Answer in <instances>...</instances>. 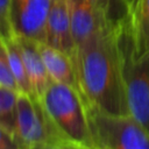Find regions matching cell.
<instances>
[{"label": "cell", "instance_id": "1", "mask_svg": "<svg viewBox=\"0 0 149 149\" xmlns=\"http://www.w3.org/2000/svg\"><path fill=\"white\" fill-rule=\"evenodd\" d=\"M122 22L100 30L71 57L85 105L113 114H129L119 47Z\"/></svg>", "mask_w": 149, "mask_h": 149}, {"label": "cell", "instance_id": "2", "mask_svg": "<svg viewBox=\"0 0 149 149\" xmlns=\"http://www.w3.org/2000/svg\"><path fill=\"white\" fill-rule=\"evenodd\" d=\"M40 101L52 126L62 137L94 149L85 102L76 87L52 81Z\"/></svg>", "mask_w": 149, "mask_h": 149}, {"label": "cell", "instance_id": "3", "mask_svg": "<svg viewBox=\"0 0 149 149\" xmlns=\"http://www.w3.org/2000/svg\"><path fill=\"white\" fill-rule=\"evenodd\" d=\"M119 47L129 114L149 132V50L135 48L127 19L120 26Z\"/></svg>", "mask_w": 149, "mask_h": 149}, {"label": "cell", "instance_id": "4", "mask_svg": "<svg viewBox=\"0 0 149 149\" xmlns=\"http://www.w3.org/2000/svg\"><path fill=\"white\" fill-rule=\"evenodd\" d=\"M94 149H149V132L130 114H113L85 105Z\"/></svg>", "mask_w": 149, "mask_h": 149}, {"label": "cell", "instance_id": "5", "mask_svg": "<svg viewBox=\"0 0 149 149\" xmlns=\"http://www.w3.org/2000/svg\"><path fill=\"white\" fill-rule=\"evenodd\" d=\"M14 135L23 149L55 137H62L49 120L41 101L23 92L17 94Z\"/></svg>", "mask_w": 149, "mask_h": 149}, {"label": "cell", "instance_id": "6", "mask_svg": "<svg viewBox=\"0 0 149 149\" xmlns=\"http://www.w3.org/2000/svg\"><path fill=\"white\" fill-rule=\"evenodd\" d=\"M52 0H13L16 35L45 43L47 22Z\"/></svg>", "mask_w": 149, "mask_h": 149}, {"label": "cell", "instance_id": "7", "mask_svg": "<svg viewBox=\"0 0 149 149\" xmlns=\"http://www.w3.org/2000/svg\"><path fill=\"white\" fill-rule=\"evenodd\" d=\"M72 36L76 49L90 41L100 30L113 24L92 0H68Z\"/></svg>", "mask_w": 149, "mask_h": 149}, {"label": "cell", "instance_id": "8", "mask_svg": "<svg viewBox=\"0 0 149 149\" xmlns=\"http://www.w3.org/2000/svg\"><path fill=\"white\" fill-rule=\"evenodd\" d=\"M45 43L73 56L76 45L72 36L70 8L68 0H52L47 22Z\"/></svg>", "mask_w": 149, "mask_h": 149}, {"label": "cell", "instance_id": "9", "mask_svg": "<svg viewBox=\"0 0 149 149\" xmlns=\"http://www.w3.org/2000/svg\"><path fill=\"white\" fill-rule=\"evenodd\" d=\"M20 52L22 55V59L24 63L26 72L29 80L30 86V95L37 100H40L49 85L52 83L44 62L42 59L38 42L30 40L28 37L15 35Z\"/></svg>", "mask_w": 149, "mask_h": 149}, {"label": "cell", "instance_id": "10", "mask_svg": "<svg viewBox=\"0 0 149 149\" xmlns=\"http://www.w3.org/2000/svg\"><path fill=\"white\" fill-rule=\"evenodd\" d=\"M38 49L51 80L71 85L78 90L76 72L70 56L47 43H38Z\"/></svg>", "mask_w": 149, "mask_h": 149}, {"label": "cell", "instance_id": "11", "mask_svg": "<svg viewBox=\"0 0 149 149\" xmlns=\"http://www.w3.org/2000/svg\"><path fill=\"white\" fill-rule=\"evenodd\" d=\"M127 26L135 48L149 50V0H137L128 13Z\"/></svg>", "mask_w": 149, "mask_h": 149}, {"label": "cell", "instance_id": "12", "mask_svg": "<svg viewBox=\"0 0 149 149\" xmlns=\"http://www.w3.org/2000/svg\"><path fill=\"white\" fill-rule=\"evenodd\" d=\"M0 45L6 51L8 63H9V65L12 68V71L15 76V79H16L17 85L20 87V92L30 94V86H29L28 76H27V72H26L22 55L20 52V49H19L15 36L10 37V38H1Z\"/></svg>", "mask_w": 149, "mask_h": 149}, {"label": "cell", "instance_id": "13", "mask_svg": "<svg viewBox=\"0 0 149 149\" xmlns=\"http://www.w3.org/2000/svg\"><path fill=\"white\" fill-rule=\"evenodd\" d=\"M19 92L0 87V128L14 134L16 101Z\"/></svg>", "mask_w": 149, "mask_h": 149}, {"label": "cell", "instance_id": "14", "mask_svg": "<svg viewBox=\"0 0 149 149\" xmlns=\"http://www.w3.org/2000/svg\"><path fill=\"white\" fill-rule=\"evenodd\" d=\"M107 16L109 22L118 24L128 17V7L123 0H92Z\"/></svg>", "mask_w": 149, "mask_h": 149}, {"label": "cell", "instance_id": "15", "mask_svg": "<svg viewBox=\"0 0 149 149\" xmlns=\"http://www.w3.org/2000/svg\"><path fill=\"white\" fill-rule=\"evenodd\" d=\"M0 28L1 38H10L16 35L13 20V0H0Z\"/></svg>", "mask_w": 149, "mask_h": 149}, {"label": "cell", "instance_id": "16", "mask_svg": "<svg viewBox=\"0 0 149 149\" xmlns=\"http://www.w3.org/2000/svg\"><path fill=\"white\" fill-rule=\"evenodd\" d=\"M0 87H6L16 92H20V87L8 63L5 49L0 45Z\"/></svg>", "mask_w": 149, "mask_h": 149}, {"label": "cell", "instance_id": "17", "mask_svg": "<svg viewBox=\"0 0 149 149\" xmlns=\"http://www.w3.org/2000/svg\"><path fill=\"white\" fill-rule=\"evenodd\" d=\"M27 149H92V148L64 137H55L44 142L36 143Z\"/></svg>", "mask_w": 149, "mask_h": 149}, {"label": "cell", "instance_id": "18", "mask_svg": "<svg viewBox=\"0 0 149 149\" xmlns=\"http://www.w3.org/2000/svg\"><path fill=\"white\" fill-rule=\"evenodd\" d=\"M0 149H23V148L13 133L0 128Z\"/></svg>", "mask_w": 149, "mask_h": 149}, {"label": "cell", "instance_id": "19", "mask_svg": "<svg viewBox=\"0 0 149 149\" xmlns=\"http://www.w3.org/2000/svg\"><path fill=\"white\" fill-rule=\"evenodd\" d=\"M123 1L126 2L127 7H128V13H129V10L133 8V6L136 3V1H137V0H123Z\"/></svg>", "mask_w": 149, "mask_h": 149}]
</instances>
